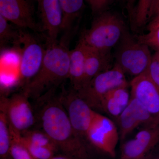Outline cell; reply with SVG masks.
I'll list each match as a JSON object with an SVG mask.
<instances>
[{"label": "cell", "instance_id": "obj_19", "mask_svg": "<svg viewBox=\"0 0 159 159\" xmlns=\"http://www.w3.org/2000/svg\"><path fill=\"white\" fill-rule=\"evenodd\" d=\"M63 12L62 30L68 31L75 20L79 16L84 0H59Z\"/></svg>", "mask_w": 159, "mask_h": 159}, {"label": "cell", "instance_id": "obj_2", "mask_svg": "<svg viewBox=\"0 0 159 159\" xmlns=\"http://www.w3.org/2000/svg\"><path fill=\"white\" fill-rule=\"evenodd\" d=\"M42 65L25 87L29 97L38 98L69 78L70 51L66 41L47 42Z\"/></svg>", "mask_w": 159, "mask_h": 159}, {"label": "cell", "instance_id": "obj_22", "mask_svg": "<svg viewBox=\"0 0 159 159\" xmlns=\"http://www.w3.org/2000/svg\"><path fill=\"white\" fill-rule=\"evenodd\" d=\"M153 1L139 0L130 17L135 28H142L147 22L149 10Z\"/></svg>", "mask_w": 159, "mask_h": 159}, {"label": "cell", "instance_id": "obj_30", "mask_svg": "<svg viewBox=\"0 0 159 159\" xmlns=\"http://www.w3.org/2000/svg\"><path fill=\"white\" fill-rule=\"evenodd\" d=\"M51 159H74L71 157L68 156H54L53 157L51 158Z\"/></svg>", "mask_w": 159, "mask_h": 159}, {"label": "cell", "instance_id": "obj_5", "mask_svg": "<svg viewBox=\"0 0 159 159\" xmlns=\"http://www.w3.org/2000/svg\"><path fill=\"white\" fill-rule=\"evenodd\" d=\"M128 84L125 73L115 64L111 69L98 74L76 92L93 109L100 110L103 98L111 91Z\"/></svg>", "mask_w": 159, "mask_h": 159}, {"label": "cell", "instance_id": "obj_13", "mask_svg": "<svg viewBox=\"0 0 159 159\" xmlns=\"http://www.w3.org/2000/svg\"><path fill=\"white\" fill-rule=\"evenodd\" d=\"M131 97L141 102L159 122V88L146 73L134 77L129 83Z\"/></svg>", "mask_w": 159, "mask_h": 159}, {"label": "cell", "instance_id": "obj_12", "mask_svg": "<svg viewBox=\"0 0 159 159\" xmlns=\"http://www.w3.org/2000/svg\"><path fill=\"white\" fill-rule=\"evenodd\" d=\"M117 120L121 141L140 125L146 126L159 123L139 100L131 96L128 105Z\"/></svg>", "mask_w": 159, "mask_h": 159}, {"label": "cell", "instance_id": "obj_3", "mask_svg": "<svg viewBox=\"0 0 159 159\" xmlns=\"http://www.w3.org/2000/svg\"><path fill=\"white\" fill-rule=\"evenodd\" d=\"M125 30L121 17L112 12L104 11L98 14L79 40L89 48L110 52L119 43Z\"/></svg>", "mask_w": 159, "mask_h": 159}, {"label": "cell", "instance_id": "obj_24", "mask_svg": "<svg viewBox=\"0 0 159 159\" xmlns=\"http://www.w3.org/2000/svg\"><path fill=\"white\" fill-rule=\"evenodd\" d=\"M11 134L10 155L11 159H34L20 139V134L9 125Z\"/></svg>", "mask_w": 159, "mask_h": 159}, {"label": "cell", "instance_id": "obj_18", "mask_svg": "<svg viewBox=\"0 0 159 159\" xmlns=\"http://www.w3.org/2000/svg\"><path fill=\"white\" fill-rule=\"evenodd\" d=\"M6 99L1 97L0 101V157L1 159H11V134L6 114Z\"/></svg>", "mask_w": 159, "mask_h": 159}, {"label": "cell", "instance_id": "obj_31", "mask_svg": "<svg viewBox=\"0 0 159 159\" xmlns=\"http://www.w3.org/2000/svg\"><path fill=\"white\" fill-rule=\"evenodd\" d=\"M150 159H159V156L155 157L152 158Z\"/></svg>", "mask_w": 159, "mask_h": 159}, {"label": "cell", "instance_id": "obj_27", "mask_svg": "<svg viewBox=\"0 0 159 159\" xmlns=\"http://www.w3.org/2000/svg\"><path fill=\"white\" fill-rule=\"evenodd\" d=\"M90 6L93 14H99L108 6L111 0H85Z\"/></svg>", "mask_w": 159, "mask_h": 159}, {"label": "cell", "instance_id": "obj_1", "mask_svg": "<svg viewBox=\"0 0 159 159\" xmlns=\"http://www.w3.org/2000/svg\"><path fill=\"white\" fill-rule=\"evenodd\" d=\"M42 110L41 117L43 130L57 148L74 159H87V152L82 138L74 130L60 99L49 100Z\"/></svg>", "mask_w": 159, "mask_h": 159}, {"label": "cell", "instance_id": "obj_20", "mask_svg": "<svg viewBox=\"0 0 159 159\" xmlns=\"http://www.w3.org/2000/svg\"><path fill=\"white\" fill-rule=\"evenodd\" d=\"M152 19L148 25L147 33L139 35L137 39L159 51V11Z\"/></svg>", "mask_w": 159, "mask_h": 159}, {"label": "cell", "instance_id": "obj_9", "mask_svg": "<svg viewBox=\"0 0 159 159\" xmlns=\"http://www.w3.org/2000/svg\"><path fill=\"white\" fill-rule=\"evenodd\" d=\"M159 143V123L145 126L123 144L121 159H146Z\"/></svg>", "mask_w": 159, "mask_h": 159}, {"label": "cell", "instance_id": "obj_4", "mask_svg": "<svg viewBox=\"0 0 159 159\" xmlns=\"http://www.w3.org/2000/svg\"><path fill=\"white\" fill-rule=\"evenodd\" d=\"M118 44L116 64L125 74L134 77L146 73L152 57L149 47L133 38L126 30Z\"/></svg>", "mask_w": 159, "mask_h": 159}, {"label": "cell", "instance_id": "obj_16", "mask_svg": "<svg viewBox=\"0 0 159 159\" xmlns=\"http://www.w3.org/2000/svg\"><path fill=\"white\" fill-rule=\"evenodd\" d=\"M128 85L121 86L111 91L103 98L100 110L117 120L130 100Z\"/></svg>", "mask_w": 159, "mask_h": 159}, {"label": "cell", "instance_id": "obj_28", "mask_svg": "<svg viewBox=\"0 0 159 159\" xmlns=\"http://www.w3.org/2000/svg\"><path fill=\"white\" fill-rule=\"evenodd\" d=\"M159 11V0H154L149 10L148 20L152 18Z\"/></svg>", "mask_w": 159, "mask_h": 159}, {"label": "cell", "instance_id": "obj_21", "mask_svg": "<svg viewBox=\"0 0 159 159\" xmlns=\"http://www.w3.org/2000/svg\"><path fill=\"white\" fill-rule=\"evenodd\" d=\"M20 134L23 139L34 145L51 148L55 151L58 148L54 142L43 130L29 129Z\"/></svg>", "mask_w": 159, "mask_h": 159}, {"label": "cell", "instance_id": "obj_29", "mask_svg": "<svg viewBox=\"0 0 159 159\" xmlns=\"http://www.w3.org/2000/svg\"><path fill=\"white\" fill-rule=\"evenodd\" d=\"M125 3L126 7L128 11L129 16H131L135 7V4L136 0H123Z\"/></svg>", "mask_w": 159, "mask_h": 159}, {"label": "cell", "instance_id": "obj_11", "mask_svg": "<svg viewBox=\"0 0 159 159\" xmlns=\"http://www.w3.org/2000/svg\"><path fill=\"white\" fill-rule=\"evenodd\" d=\"M25 91L6 99V111L9 125L21 133L29 130L35 122V118Z\"/></svg>", "mask_w": 159, "mask_h": 159}, {"label": "cell", "instance_id": "obj_14", "mask_svg": "<svg viewBox=\"0 0 159 159\" xmlns=\"http://www.w3.org/2000/svg\"><path fill=\"white\" fill-rule=\"evenodd\" d=\"M39 15L42 31L46 34L47 41L57 40L62 31L63 12L59 0H37Z\"/></svg>", "mask_w": 159, "mask_h": 159}, {"label": "cell", "instance_id": "obj_32", "mask_svg": "<svg viewBox=\"0 0 159 159\" xmlns=\"http://www.w3.org/2000/svg\"><path fill=\"white\" fill-rule=\"evenodd\" d=\"M33 1H37V0H33Z\"/></svg>", "mask_w": 159, "mask_h": 159}, {"label": "cell", "instance_id": "obj_10", "mask_svg": "<svg viewBox=\"0 0 159 159\" xmlns=\"http://www.w3.org/2000/svg\"><path fill=\"white\" fill-rule=\"evenodd\" d=\"M33 0H0V15L20 29L42 31L34 17Z\"/></svg>", "mask_w": 159, "mask_h": 159}, {"label": "cell", "instance_id": "obj_17", "mask_svg": "<svg viewBox=\"0 0 159 159\" xmlns=\"http://www.w3.org/2000/svg\"><path fill=\"white\" fill-rule=\"evenodd\" d=\"M86 51V47L80 40L75 48L70 51L69 79L73 89L76 92L82 87Z\"/></svg>", "mask_w": 159, "mask_h": 159}, {"label": "cell", "instance_id": "obj_15", "mask_svg": "<svg viewBox=\"0 0 159 159\" xmlns=\"http://www.w3.org/2000/svg\"><path fill=\"white\" fill-rule=\"evenodd\" d=\"M86 48L84 78L81 89L98 74L111 68L110 52Z\"/></svg>", "mask_w": 159, "mask_h": 159}, {"label": "cell", "instance_id": "obj_8", "mask_svg": "<svg viewBox=\"0 0 159 159\" xmlns=\"http://www.w3.org/2000/svg\"><path fill=\"white\" fill-rule=\"evenodd\" d=\"M21 52L19 73L21 78L28 83L39 71L45 54L46 48L34 35L21 31Z\"/></svg>", "mask_w": 159, "mask_h": 159}, {"label": "cell", "instance_id": "obj_25", "mask_svg": "<svg viewBox=\"0 0 159 159\" xmlns=\"http://www.w3.org/2000/svg\"><path fill=\"white\" fill-rule=\"evenodd\" d=\"M20 139L34 159H51L54 156L55 150L51 148L31 144L23 139L21 134H20Z\"/></svg>", "mask_w": 159, "mask_h": 159}, {"label": "cell", "instance_id": "obj_7", "mask_svg": "<svg viewBox=\"0 0 159 159\" xmlns=\"http://www.w3.org/2000/svg\"><path fill=\"white\" fill-rule=\"evenodd\" d=\"M59 99L74 130L82 139L86 137L97 112L80 97L74 89L64 93Z\"/></svg>", "mask_w": 159, "mask_h": 159}, {"label": "cell", "instance_id": "obj_23", "mask_svg": "<svg viewBox=\"0 0 159 159\" xmlns=\"http://www.w3.org/2000/svg\"><path fill=\"white\" fill-rule=\"evenodd\" d=\"M9 22L5 18L0 15V45L1 47L11 42L20 44L21 30H15Z\"/></svg>", "mask_w": 159, "mask_h": 159}, {"label": "cell", "instance_id": "obj_26", "mask_svg": "<svg viewBox=\"0 0 159 159\" xmlns=\"http://www.w3.org/2000/svg\"><path fill=\"white\" fill-rule=\"evenodd\" d=\"M146 73L152 81L159 88V51H157L152 55Z\"/></svg>", "mask_w": 159, "mask_h": 159}, {"label": "cell", "instance_id": "obj_6", "mask_svg": "<svg viewBox=\"0 0 159 159\" xmlns=\"http://www.w3.org/2000/svg\"><path fill=\"white\" fill-rule=\"evenodd\" d=\"M86 138L95 148L114 157L120 134L116 124L108 117L97 112Z\"/></svg>", "mask_w": 159, "mask_h": 159}]
</instances>
